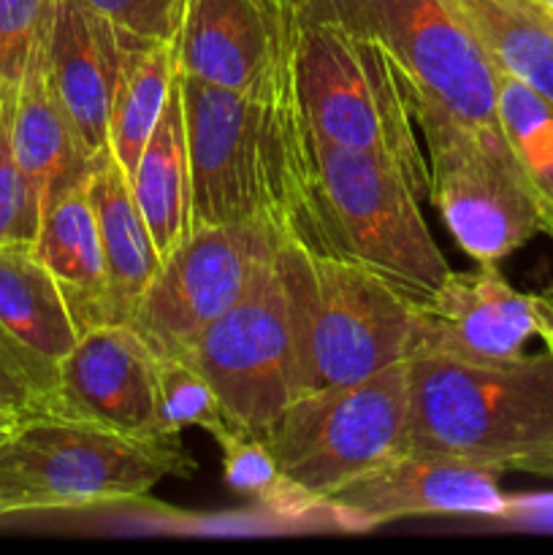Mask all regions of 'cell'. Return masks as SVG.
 <instances>
[{
	"label": "cell",
	"instance_id": "cell-1",
	"mask_svg": "<svg viewBox=\"0 0 553 555\" xmlns=\"http://www.w3.org/2000/svg\"><path fill=\"white\" fill-rule=\"evenodd\" d=\"M179 87L190 228L255 222L325 253L314 139L298 98L296 41L255 90H226L184 74Z\"/></svg>",
	"mask_w": 553,
	"mask_h": 555
},
{
	"label": "cell",
	"instance_id": "cell-2",
	"mask_svg": "<svg viewBox=\"0 0 553 555\" xmlns=\"http://www.w3.org/2000/svg\"><path fill=\"white\" fill-rule=\"evenodd\" d=\"M293 334L296 399L407 361L415 301L342 255L280 236L274 249Z\"/></svg>",
	"mask_w": 553,
	"mask_h": 555
},
{
	"label": "cell",
	"instance_id": "cell-3",
	"mask_svg": "<svg viewBox=\"0 0 553 555\" xmlns=\"http://www.w3.org/2000/svg\"><path fill=\"white\" fill-rule=\"evenodd\" d=\"M410 361L404 453L459 459L510 472L515 461L553 444V356L504 363L437 356Z\"/></svg>",
	"mask_w": 553,
	"mask_h": 555
},
{
	"label": "cell",
	"instance_id": "cell-4",
	"mask_svg": "<svg viewBox=\"0 0 553 555\" xmlns=\"http://www.w3.org/2000/svg\"><path fill=\"white\" fill-rule=\"evenodd\" d=\"M195 472L182 437H128L60 415H30L0 439V520L139 502Z\"/></svg>",
	"mask_w": 553,
	"mask_h": 555
},
{
	"label": "cell",
	"instance_id": "cell-5",
	"mask_svg": "<svg viewBox=\"0 0 553 555\" xmlns=\"http://www.w3.org/2000/svg\"><path fill=\"white\" fill-rule=\"evenodd\" d=\"M296 79L314 139L388 163L428 201L415 101L383 43L298 11Z\"/></svg>",
	"mask_w": 553,
	"mask_h": 555
},
{
	"label": "cell",
	"instance_id": "cell-6",
	"mask_svg": "<svg viewBox=\"0 0 553 555\" xmlns=\"http://www.w3.org/2000/svg\"><path fill=\"white\" fill-rule=\"evenodd\" d=\"M314 171L325 253L361 263L412 301L445 285L453 269L396 168L314 139Z\"/></svg>",
	"mask_w": 553,
	"mask_h": 555
},
{
	"label": "cell",
	"instance_id": "cell-7",
	"mask_svg": "<svg viewBox=\"0 0 553 555\" xmlns=\"http://www.w3.org/2000/svg\"><path fill=\"white\" fill-rule=\"evenodd\" d=\"M301 16L383 43L410 87L415 122L450 119L475 133H502L499 70L442 0H301Z\"/></svg>",
	"mask_w": 553,
	"mask_h": 555
},
{
	"label": "cell",
	"instance_id": "cell-8",
	"mask_svg": "<svg viewBox=\"0 0 553 555\" xmlns=\"http://www.w3.org/2000/svg\"><path fill=\"white\" fill-rule=\"evenodd\" d=\"M410 361L293 399L263 437L276 466L318 509L329 493L407 450Z\"/></svg>",
	"mask_w": 553,
	"mask_h": 555
},
{
	"label": "cell",
	"instance_id": "cell-9",
	"mask_svg": "<svg viewBox=\"0 0 553 555\" xmlns=\"http://www.w3.org/2000/svg\"><path fill=\"white\" fill-rule=\"evenodd\" d=\"M428 150V201L475 263H499L542 231V209L502 133L450 119L417 122Z\"/></svg>",
	"mask_w": 553,
	"mask_h": 555
},
{
	"label": "cell",
	"instance_id": "cell-10",
	"mask_svg": "<svg viewBox=\"0 0 553 555\" xmlns=\"http://www.w3.org/2000/svg\"><path fill=\"white\" fill-rule=\"evenodd\" d=\"M179 358L209 379L233 426L260 439L269 434L296 399L291 318L274 253L244 296Z\"/></svg>",
	"mask_w": 553,
	"mask_h": 555
},
{
	"label": "cell",
	"instance_id": "cell-11",
	"mask_svg": "<svg viewBox=\"0 0 553 555\" xmlns=\"http://www.w3.org/2000/svg\"><path fill=\"white\" fill-rule=\"evenodd\" d=\"M276 242L280 233L255 222L190 228L163 258L128 325L155 356H184L244 296Z\"/></svg>",
	"mask_w": 553,
	"mask_h": 555
},
{
	"label": "cell",
	"instance_id": "cell-12",
	"mask_svg": "<svg viewBox=\"0 0 553 555\" xmlns=\"http://www.w3.org/2000/svg\"><path fill=\"white\" fill-rule=\"evenodd\" d=\"M502 475L497 466L399 453L336 488L318 509L347 531L407 518H499L510 507Z\"/></svg>",
	"mask_w": 553,
	"mask_h": 555
},
{
	"label": "cell",
	"instance_id": "cell-13",
	"mask_svg": "<svg viewBox=\"0 0 553 555\" xmlns=\"http://www.w3.org/2000/svg\"><path fill=\"white\" fill-rule=\"evenodd\" d=\"M155 363L157 356L133 325L87 328L60 361L47 415L95 423L128 437H166L157 415Z\"/></svg>",
	"mask_w": 553,
	"mask_h": 555
},
{
	"label": "cell",
	"instance_id": "cell-14",
	"mask_svg": "<svg viewBox=\"0 0 553 555\" xmlns=\"http://www.w3.org/2000/svg\"><path fill=\"white\" fill-rule=\"evenodd\" d=\"M531 336H537L531 293L515 291L497 263H477L475 271H450L432 298L415 301L410 356L504 363L524 356Z\"/></svg>",
	"mask_w": 553,
	"mask_h": 555
},
{
	"label": "cell",
	"instance_id": "cell-15",
	"mask_svg": "<svg viewBox=\"0 0 553 555\" xmlns=\"http://www.w3.org/2000/svg\"><path fill=\"white\" fill-rule=\"evenodd\" d=\"M296 0H188L177 70L226 90H255L298 33Z\"/></svg>",
	"mask_w": 553,
	"mask_h": 555
},
{
	"label": "cell",
	"instance_id": "cell-16",
	"mask_svg": "<svg viewBox=\"0 0 553 555\" xmlns=\"http://www.w3.org/2000/svg\"><path fill=\"white\" fill-rule=\"evenodd\" d=\"M125 41L87 0H54L47 68L60 106L92 157L108 146V114Z\"/></svg>",
	"mask_w": 553,
	"mask_h": 555
},
{
	"label": "cell",
	"instance_id": "cell-17",
	"mask_svg": "<svg viewBox=\"0 0 553 555\" xmlns=\"http://www.w3.org/2000/svg\"><path fill=\"white\" fill-rule=\"evenodd\" d=\"M11 141L16 163L30 179L41 211L90 177L95 157L79 141L49 81L47 33L36 41L22 79L16 81Z\"/></svg>",
	"mask_w": 553,
	"mask_h": 555
},
{
	"label": "cell",
	"instance_id": "cell-18",
	"mask_svg": "<svg viewBox=\"0 0 553 555\" xmlns=\"http://www.w3.org/2000/svg\"><path fill=\"white\" fill-rule=\"evenodd\" d=\"M33 247L57 282L81 334L95 325L117 323L87 179L41 211Z\"/></svg>",
	"mask_w": 553,
	"mask_h": 555
},
{
	"label": "cell",
	"instance_id": "cell-19",
	"mask_svg": "<svg viewBox=\"0 0 553 555\" xmlns=\"http://www.w3.org/2000/svg\"><path fill=\"white\" fill-rule=\"evenodd\" d=\"M98 238L106 260L114 320L130 323L141 296L160 269V255L136 204L133 184L112 146L92 160L87 177Z\"/></svg>",
	"mask_w": 553,
	"mask_h": 555
},
{
	"label": "cell",
	"instance_id": "cell-20",
	"mask_svg": "<svg viewBox=\"0 0 553 555\" xmlns=\"http://www.w3.org/2000/svg\"><path fill=\"white\" fill-rule=\"evenodd\" d=\"M0 325L54 369L81 336L33 242L0 244Z\"/></svg>",
	"mask_w": 553,
	"mask_h": 555
},
{
	"label": "cell",
	"instance_id": "cell-21",
	"mask_svg": "<svg viewBox=\"0 0 553 555\" xmlns=\"http://www.w3.org/2000/svg\"><path fill=\"white\" fill-rule=\"evenodd\" d=\"M130 184L163 260L190 231V157L179 70Z\"/></svg>",
	"mask_w": 553,
	"mask_h": 555
},
{
	"label": "cell",
	"instance_id": "cell-22",
	"mask_svg": "<svg viewBox=\"0 0 553 555\" xmlns=\"http://www.w3.org/2000/svg\"><path fill=\"white\" fill-rule=\"evenodd\" d=\"M504 76L553 101V20L537 0H442Z\"/></svg>",
	"mask_w": 553,
	"mask_h": 555
},
{
	"label": "cell",
	"instance_id": "cell-23",
	"mask_svg": "<svg viewBox=\"0 0 553 555\" xmlns=\"http://www.w3.org/2000/svg\"><path fill=\"white\" fill-rule=\"evenodd\" d=\"M177 81V38L155 43L125 41L123 68L108 114V146L133 177L136 163L166 108Z\"/></svg>",
	"mask_w": 553,
	"mask_h": 555
},
{
	"label": "cell",
	"instance_id": "cell-24",
	"mask_svg": "<svg viewBox=\"0 0 553 555\" xmlns=\"http://www.w3.org/2000/svg\"><path fill=\"white\" fill-rule=\"evenodd\" d=\"M497 119L545 220L553 215V101L535 87L499 74Z\"/></svg>",
	"mask_w": 553,
	"mask_h": 555
},
{
	"label": "cell",
	"instance_id": "cell-25",
	"mask_svg": "<svg viewBox=\"0 0 553 555\" xmlns=\"http://www.w3.org/2000/svg\"><path fill=\"white\" fill-rule=\"evenodd\" d=\"M155 388L157 415L166 434L201 428L215 439L233 426L217 390L188 358L157 356Z\"/></svg>",
	"mask_w": 553,
	"mask_h": 555
},
{
	"label": "cell",
	"instance_id": "cell-26",
	"mask_svg": "<svg viewBox=\"0 0 553 555\" xmlns=\"http://www.w3.org/2000/svg\"><path fill=\"white\" fill-rule=\"evenodd\" d=\"M215 442L220 448L222 480L233 493L253 499V502L276 509V513L314 509L287 482L263 439L231 426L220 437H215Z\"/></svg>",
	"mask_w": 553,
	"mask_h": 555
},
{
	"label": "cell",
	"instance_id": "cell-27",
	"mask_svg": "<svg viewBox=\"0 0 553 555\" xmlns=\"http://www.w3.org/2000/svg\"><path fill=\"white\" fill-rule=\"evenodd\" d=\"M16 85L0 81V244L36 242L41 204L30 179L20 168L11 141Z\"/></svg>",
	"mask_w": 553,
	"mask_h": 555
},
{
	"label": "cell",
	"instance_id": "cell-28",
	"mask_svg": "<svg viewBox=\"0 0 553 555\" xmlns=\"http://www.w3.org/2000/svg\"><path fill=\"white\" fill-rule=\"evenodd\" d=\"M57 383V369L22 347L0 325V415L25 421L43 415Z\"/></svg>",
	"mask_w": 553,
	"mask_h": 555
},
{
	"label": "cell",
	"instance_id": "cell-29",
	"mask_svg": "<svg viewBox=\"0 0 553 555\" xmlns=\"http://www.w3.org/2000/svg\"><path fill=\"white\" fill-rule=\"evenodd\" d=\"M54 0H0V81L16 85L38 38L47 33Z\"/></svg>",
	"mask_w": 553,
	"mask_h": 555
},
{
	"label": "cell",
	"instance_id": "cell-30",
	"mask_svg": "<svg viewBox=\"0 0 553 555\" xmlns=\"http://www.w3.org/2000/svg\"><path fill=\"white\" fill-rule=\"evenodd\" d=\"M112 22L123 41L155 43L177 38L188 0H87Z\"/></svg>",
	"mask_w": 553,
	"mask_h": 555
},
{
	"label": "cell",
	"instance_id": "cell-31",
	"mask_svg": "<svg viewBox=\"0 0 553 555\" xmlns=\"http://www.w3.org/2000/svg\"><path fill=\"white\" fill-rule=\"evenodd\" d=\"M531 304H535L537 314V336L553 356V285L548 291L531 293Z\"/></svg>",
	"mask_w": 553,
	"mask_h": 555
},
{
	"label": "cell",
	"instance_id": "cell-32",
	"mask_svg": "<svg viewBox=\"0 0 553 555\" xmlns=\"http://www.w3.org/2000/svg\"><path fill=\"white\" fill-rule=\"evenodd\" d=\"M510 472H524V475L545 477V480H553V444L537 450V453L526 455V459L515 461Z\"/></svg>",
	"mask_w": 553,
	"mask_h": 555
},
{
	"label": "cell",
	"instance_id": "cell-33",
	"mask_svg": "<svg viewBox=\"0 0 553 555\" xmlns=\"http://www.w3.org/2000/svg\"><path fill=\"white\" fill-rule=\"evenodd\" d=\"M542 231H545L548 236L553 238V215H551V217H545V220H542Z\"/></svg>",
	"mask_w": 553,
	"mask_h": 555
},
{
	"label": "cell",
	"instance_id": "cell-34",
	"mask_svg": "<svg viewBox=\"0 0 553 555\" xmlns=\"http://www.w3.org/2000/svg\"><path fill=\"white\" fill-rule=\"evenodd\" d=\"M537 3H540L542 9H545V14L553 20V0H537Z\"/></svg>",
	"mask_w": 553,
	"mask_h": 555
},
{
	"label": "cell",
	"instance_id": "cell-35",
	"mask_svg": "<svg viewBox=\"0 0 553 555\" xmlns=\"http://www.w3.org/2000/svg\"><path fill=\"white\" fill-rule=\"evenodd\" d=\"M11 428H14V426H11ZM11 428H5V426H0V439H3V437H5V434H9V431H11Z\"/></svg>",
	"mask_w": 553,
	"mask_h": 555
},
{
	"label": "cell",
	"instance_id": "cell-36",
	"mask_svg": "<svg viewBox=\"0 0 553 555\" xmlns=\"http://www.w3.org/2000/svg\"><path fill=\"white\" fill-rule=\"evenodd\" d=\"M296 3H301V0H296Z\"/></svg>",
	"mask_w": 553,
	"mask_h": 555
}]
</instances>
